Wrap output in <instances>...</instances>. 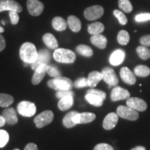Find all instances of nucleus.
I'll use <instances>...</instances> for the list:
<instances>
[{
  "label": "nucleus",
  "mask_w": 150,
  "mask_h": 150,
  "mask_svg": "<svg viewBox=\"0 0 150 150\" xmlns=\"http://www.w3.org/2000/svg\"><path fill=\"white\" fill-rule=\"evenodd\" d=\"M74 86L76 88H81L86 87L88 86V79L82 77L76 80L74 83Z\"/></svg>",
  "instance_id": "nucleus-38"
},
{
  "label": "nucleus",
  "mask_w": 150,
  "mask_h": 150,
  "mask_svg": "<svg viewBox=\"0 0 150 150\" xmlns=\"http://www.w3.org/2000/svg\"><path fill=\"white\" fill-rule=\"evenodd\" d=\"M85 99L89 104L94 106H96V107H99V106H102L104 101L102 97L92 93H86Z\"/></svg>",
  "instance_id": "nucleus-24"
},
{
  "label": "nucleus",
  "mask_w": 150,
  "mask_h": 150,
  "mask_svg": "<svg viewBox=\"0 0 150 150\" xmlns=\"http://www.w3.org/2000/svg\"><path fill=\"white\" fill-rule=\"evenodd\" d=\"M104 13V9L102 6L94 5L88 7L84 11L83 15L86 20L89 21H93L102 18Z\"/></svg>",
  "instance_id": "nucleus-7"
},
{
  "label": "nucleus",
  "mask_w": 150,
  "mask_h": 150,
  "mask_svg": "<svg viewBox=\"0 0 150 150\" xmlns=\"http://www.w3.org/2000/svg\"><path fill=\"white\" fill-rule=\"evenodd\" d=\"M9 17H10L11 24H12L13 25H16V24L18 23L20 18H19L18 12L14 11H9Z\"/></svg>",
  "instance_id": "nucleus-39"
},
{
  "label": "nucleus",
  "mask_w": 150,
  "mask_h": 150,
  "mask_svg": "<svg viewBox=\"0 0 150 150\" xmlns=\"http://www.w3.org/2000/svg\"><path fill=\"white\" fill-rule=\"evenodd\" d=\"M47 85L50 88L55 91H71L72 89L74 83L72 80L65 76H57L54 79L50 80L47 82Z\"/></svg>",
  "instance_id": "nucleus-2"
},
{
  "label": "nucleus",
  "mask_w": 150,
  "mask_h": 150,
  "mask_svg": "<svg viewBox=\"0 0 150 150\" xmlns=\"http://www.w3.org/2000/svg\"><path fill=\"white\" fill-rule=\"evenodd\" d=\"M129 97H130L129 92L120 86H115L110 93V99L112 102H117L120 100L128 99Z\"/></svg>",
  "instance_id": "nucleus-9"
},
{
  "label": "nucleus",
  "mask_w": 150,
  "mask_h": 150,
  "mask_svg": "<svg viewBox=\"0 0 150 150\" xmlns=\"http://www.w3.org/2000/svg\"><path fill=\"white\" fill-rule=\"evenodd\" d=\"M140 43L143 46L150 47V34L143 35L140 38Z\"/></svg>",
  "instance_id": "nucleus-44"
},
{
  "label": "nucleus",
  "mask_w": 150,
  "mask_h": 150,
  "mask_svg": "<svg viewBox=\"0 0 150 150\" xmlns=\"http://www.w3.org/2000/svg\"><path fill=\"white\" fill-rule=\"evenodd\" d=\"M76 51L80 55L86 56V57H91L93 55V50L89 46L85 45H79L76 47Z\"/></svg>",
  "instance_id": "nucleus-30"
},
{
  "label": "nucleus",
  "mask_w": 150,
  "mask_h": 150,
  "mask_svg": "<svg viewBox=\"0 0 150 150\" xmlns=\"http://www.w3.org/2000/svg\"><path fill=\"white\" fill-rule=\"evenodd\" d=\"M125 58V52L122 50H117L114 51L110 56V63L114 66L120 65L122 63Z\"/></svg>",
  "instance_id": "nucleus-18"
},
{
  "label": "nucleus",
  "mask_w": 150,
  "mask_h": 150,
  "mask_svg": "<svg viewBox=\"0 0 150 150\" xmlns=\"http://www.w3.org/2000/svg\"><path fill=\"white\" fill-rule=\"evenodd\" d=\"M49 65L47 63H44V64H41L39 65L35 70V72L32 76V79H31V82L33 85H38L42 81L43 78L45 77V74L47 72Z\"/></svg>",
  "instance_id": "nucleus-13"
},
{
  "label": "nucleus",
  "mask_w": 150,
  "mask_h": 150,
  "mask_svg": "<svg viewBox=\"0 0 150 150\" xmlns=\"http://www.w3.org/2000/svg\"><path fill=\"white\" fill-rule=\"evenodd\" d=\"M17 110L20 115L24 117H32L36 112V106L34 103L29 101H22L17 106Z\"/></svg>",
  "instance_id": "nucleus-6"
},
{
  "label": "nucleus",
  "mask_w": 150,
  "mask_h": 150,
  "mask_svg": "<svg viewBox=\"0 0 150 150\" xmlns=\"http://www.w3.org/2000/svg\"><path fill=\"white\" fill-rule=\"evenodd\" d=\"M54 117V112L52 110H47L38 115L34 118V122L35 126L37 128H42L47 126L53 121Z\"/></svg>",
  "instance_id": "nucleus-5"
},
{
  "label": "nucleus",
  "mask_w": 150,
  "mask_h": 150,
  "mask_svg": "<svg viewBox=\"0 0 150 150\" xmlns=\"http://www.w3.org/2000/svg\"><path fill=\"white\" fill-rule=\"evenodd\" d=\"M95 118H96V115L93 112H80L79 124H88L92 122L95 120Z\"/></svg>",
  "instance_id": "nucleus-31"
},
{
  "label": "nucleus",
  "mask_w": 150,
  "mask_h": 150,
  "mask_svg": "<svg viewBox=\"0 0 150 150\" xmlns=\"http://www.w3.org/2000/svg\"><path fill=\"white\" fill-rule=\"evenodd\" d=\"M6 47V41L2 35L0 34V52H2Z\"/></svg>",
  "instance_id": "nucleus-46"
},
{
  "label": "nucleus",
  "mask_w": 150,
  "mask_h": 150,
  "mask_svg": "<svg viewBox=\"0 0 150 150\" xmlns=\"http://www.w3.org/2000/svg\"><path fill=\"white\" fill-rule=\"evenodd\" d=\"M74 104V98L72 95L64 97L63 98L59 99V102L58 103V107L62 111H65L72 107Z\"/></svg>",
  "instance_id": "nucleus-22"
},
{
  "label": "nucleus",
  "mask_w": 150,
  "mask_h": 150,
  "mask_svg": "<svg viewBox=\"0 0 150 150\" xmlns=\"http://www.w3.org/2000/svg\"><path fill=\"white\" fill-rule=\"evenodd\" d=\"M77 112H78L76 111H70L65 115V117L63 119V125L65 128L70 129L76 126V124L73 122L72 118L75 114H76Z\"/></svg>",
  "instance_id": "nucleus-27"
},
{
  "label": "nucleus",
  "mask_w": 150,
  "mask_h": 150,
  "mask_svg": "<svg viewBox=\"0 0 150 150\" xmlns=\"http://www.w3.org/2000/svg\"><path fill=\"white\" fill-rule=\"evenodd\" d=\"M102 74L103 80L109 86V87L116 86L119 83V79H118L115 71L110 67H106L103 68Z\"/></svg>",
  "instance_id": "nucleus-8"
},
{
  "label": "nucleus",
  "mask_w": 150,
  "mask_h": 150,
  "mask_svg": "<svg viewBox=\"0 0 150 150\" xmlns=\"http://www.w3.org/2000/svg\"><path fill=\"white\" fill-rule=\"evenodd\" d=\"M38 52L33 43L27 42L22 45L20 49V57L24 63L32 64L38 59Z\"/></svg>",
  "instance_id": "nucleus-1"
},
{
  "label": "nucleus",
  "mask_w": 150,
  "mask_h": 150,
  "mask_svg": "<svg viewBox=\"0 0 150 150\" xmlns=\"http://www.w3.org/2000/svg\"><path fill=\"white\" fill-rule=\"evenodd\" d=\"M117 42L121 45H126L130 40V36H129V33L125 30H121L119 31L117 34Z\"/></svg>",
  "instance_id": "nucleus-33"
},
{
  "label": "nucleus",
  "mask_w": 150,
  "mask_h": 150,
  "mask_svg": "<svg viewBox=\"0 0 150 150\" xmlns=\"http://www.w3.org/2000/svg\"><path fill=\"white\" fill-rule=\"evenodd\" d=\"M24 150H38V146L35 143L30 142V143L26 145Z\"/></svg>",
  "instance_id": "nucleus-45"
},
{
  "label": "nucleus",
  "mask_w": 150,
  "mask_h": 150,
  "mask_svg": "<svg viewBox=\"0 0 150 150\" xmlns=\"http://www.w3.org/2000/svg\"><path fill=\"white\" fill-rule=\"evenodd\" d=\"M47 74H48L49 76L54 78L61 76V72L58 70V68L55 66V65H49Z\"/></svg>",
  "instance_id": "nucleus-37"
},
{
  "label": "nucleus",
  "mask_w": 150,
  "mask_h": 150,
  "mask_svg": "<svg viewBox=\"0 0 150 150\" xmlns=\"http://www.w3.org/2000/svg\"><path fill=\"white\" fill-rule=\"evenodd\" d=\"M102 80H103L102 72H97V71H93L90 73L88 76V86L91 88H94L95 87H96L99 82Z\"/></svg>",
  "instance_id": "nucleus-20"
},
{
  "label": "nucleus",
  "mask_w": 150,
  "mask_h": 150,
  "mask_svg": "<svg viewBox=\"0 0 150 150\" xmlns=\"http://www.w3.org/2000/svg\"><path fill=\"white\" fill-rule=\"evenodd\" d=\"M118 6L122 11L127 13H129L133 11V5L129 0H119Z\"/></svg>",
  "instance_id": "nucleus-34"
},
{
  "label": "nucleus",
  "mask_w": 150,
  "mask_h": 150,
  "mask_svg": "<svg viewBox=\"0 0 150 150\" xmlns=\"http://www.w3.org/2000/svg\"><path fill=\"white\" fill-rule=\"evenodd\" d=\"M14 102V99L8 94L0 93V107H8Z\"/></svg>",
  "instance_id": "nucleus-29"
},
{
  "label": "nucleus",
  "mask_w": 150,
  "mask_h": 150,
  "mask_svg": "<svg viewBox=\"0 0 150 150\" xmlns=\"http://www.w3.org/2000/svg\"><path fill=\"white\" fill-rule=\"evenodd\" d=\"M52 27L56 31H63L66 29L67 23L65 20L61 17L57 16L55 17L52 20Z\"/></svg>",
  "instance_id": "nucleus-25"
},
{
  "label": "nucleus",
  "mask_w": 150,
  "mask_h": 150,
  "mask_svg": "<svg viewBox=\"0 0 150 150\" xmlns=\"http://www.w3.org/2000/svg\"><path fill=\"white\" fill-rule=\"evenodd\" d=\"M136 52L140 59L144 60H147L150 59V50L147 47L139 46L136 48Z\"/></svg>",
  "instance_id": "nucleus-32"
},
{
  "label": "nucleus",
  "mask_w": 150,
  "mask_h": 150,
  "mask_svg": "<svg viewBox=\"0 0 150 150\" xmlns=\"http://www.w3.org/2000/svg\"><path fill=\"white\" fill-rule=\"evenodd\" d=\"M136 22H141L150 20V14L149 13H141L139 15H137L135 18Z\"/></svg>",
  "instance_id": "nucleus-41"
},
{
  "label": "nucleus",
  "mask_w": 150,
  "mask_h": 150,
  "mask_svg": "<svg viewBox=\"0 0 150 150\" xmlns=\"http://www.w3.org/2000/svg\"><path fill=\"white\" fill-rule=\"evenodd\" d=\"M27 6L29 14L32 16H38L44 10V4L38 0H28Z\"/></svg>",
  "instance_id": "nucleus-10"
},
{
  "label": "nucleus",
  "mask_w": 150,
  "mask_h": 150,
  "mask_svg": "<svg viewBox=\"0 0 150 150\" xmlns=\"http://www.w3.org/2000/svg\"><path fill=\"white\" fill-rule=\"evenodd\" d=\"M5 11H14L21 13L22 7L15 0H0V13Z\"/></svg>",
  "instance_id": "nucleus-11"
},
{
  "label": "nucleus",
  "mask_w": 150,
  "mask_h": 150,
  "mask_svg": "<svg viewBox=\"0 0 150 150\" xmlns=\"http://www.w3.org/2000/svg\"><path fill=\"white\" fill-rule=\"evenodd\" d=\"M91 42L93 45L97 47L100 50H104L107 45V38L102 34L93 35L91 38Z\"/></svg>",
  "instance_id": "nucleus-19"
},
{
  "label": "nucleus",
  "mask_w": 150,
  "mask_h": 150,
  "mask_svg": "<svg viewBox=\"0 0 150 150\" xmlns=\"http://www.w3.org/2000/svg\"><path fill=\"white\" fill-rule=\"evenodd\" d=\"M42 40L45 45L51 50H56L58 48V46H59L57 40H56L55 36L52 33H45L43 35Z\"/></svg>",
  "instance_id": "nucleus-23"
},
{
  "label": "nucleus",
  "mask_w": 150,
  "mask_h": 150,
  "mask_svg": "<svg viewBox=\"0 0 150 150\" xmlns=\"http://www.w3.org/2000/svg\"><path fill=\"white\" fill-rule=\"evenodd\" d=\"M68 95H74V93L71 91H58L56 93V96L58 99H61L63 97L68 96Z\"/></svg>",
  "instance_id": "nucleus-42"
},
{
  "label": "nucleus",
  "mask_w": 150,
  "mask_h": 150,
  "mask_svg": "<svg viewBox=\"0 0 150 150\" xmlns=\"http://www.w3.org/2000/svg\"><path fill=\"white\" fill-rule=\"evenodd\" d=\"M120 75L122 80L128 85H134L136 83V75L134 73L131 72L128 67H122L120 71Z\"/></svg>",
  "instance_id": "nucleus-14"
},
{
  "label": "nucleus",
  "mask_w": 150,
  "mask_h": 150,
  "mask_svg": "<svg viewBox=\"0 0 150 150\" xmlns=\"http://www.w3.org/2000/svg\"><path fill=\"white\" fill-rule=\"evenodd\" d=\"M127 100V106L134 108L137 111L143 112L147 108V104L145 101L138 97H129Z\"/></svg>",
  "instance_id": "nucleus-12"
},
{
  "label": "nucleus",
  "mask_w": 150,
  "mask_h": 150,
  "mask_svg": "<svg viewBox=\"0 0 150 150\" xmlns=\"http://www.w3.org/2000/svg\"><path fill=\"white\" fill-rule=\"evenodd\" d=\"M67 25L73 32L77 33L81 29V22L77 17L74 16H70L67 18Z\"/></svg>",
  "instance_id": "nucleus-21"
},
{
  "label": "nucleus",
  "mask_w": 150,
  "mask_h": 150,
  "mask_svg": "<svg viewBox=\"0 0 150 150\" xmlns=\"http://www.w3.org/2000/svg\"><path fill=\"white\" fill-rule=\"evenodd\" d=\"M4 29L3 27H1V26H0V33H4Z\"/></svg>",
  "instance_id": "nucleus-49"
},
{
  "label": "nucleus",
  "mask_w": 150,
  "mask_h": 150,
  "mask_svg": "<svg viewBox=\"0 0 150 150\" xmlns=\"http://www.w3.org/2000/svg\"><path fill=\"white\" fill-rule=\"evenodd\" d=\"M50 54L47 50H41L38 52V59L34 63L31 64V68L33 70H35L39 65L41 64L47 63L50 61Z\"/></svg>",
  "instance_id": "nucleus-16"
},
{
  "label": "nucleus",
  "mask_w": 150,
  "mask_h": 150,
  "mask_svg": "<svg viewBox=\"0 0 150 150\" xmlns=\"http://www.w3.org/2000/svg\"><path fill=\"white\" fill-rule=\"evenodd\" d=\"M113 15L114 16L116 17V18L117 19L118 21H119L120 24L121 25H125V24H127V22H128L127 18L126 16L124 14L122 11L116 9V10L113 11Z\"/></svg>",
  "instance_id": "nucleus-35"
},
{
  "label": "nucleus",
  "mask_w": 150,
  "mask_h": 150,
  "mask_svg": "<svg viewBox=\"0 0 150 150\" xmlns=\"http://www.w3.org/2000/svg\"><path fill=\"white\" fill-rule=\"evenodd\" d=\"M87 93H92V94H95V95H99V96L102 97V99L105 100V99L106 98V94L104 93V91H100V90L97 89H94V88H91L87 91Z\"/></svg>",
  "instance_id": "nucleus-43"
},
{
  "label": "nucleus",
  "mask_w": 150,
  "mask_h": 150,
  "mask_svg": "<svg viewBox=\"0 0 150 150\" xmlns=\"http://www.w3.org/2000/svg\"><path fill=\"white\" fill-rule=\"evenodd\" d=\"M13 150H20L19 149H13Z\"/></svg>",
  "instance_id": "nucleus-50"
},
{
  "label": "nucleus",
  "mask_w": 150,
  "mask_h": 150,
  "mask_svg": "<svg viewBox=\"0 0 150 150\" xmlns=\"http://www.w3.org/2000/svg\"><path fill=\"white\" fill-rule=\"evenodd\" d=\"M9 140V135L6 131L0 130V148L5 147Z\"/></svg>",
  "instance_id": "nucleus-36"
},
{
  "label": "nucleus",
  "mask_w": 150,
  "mask_h": 150,
  "mask_svg": "<svg viewBox=\"0 0 150 150\" xmlns=\"http://www.w3.org/2000/svg\"><path fill=\"white\" fill-rule=\"evenodd\" d=\"M93 150H115L114 148L106 143H99L94 147Z\"/></svg>",
  "instance_id": "nucleus-40"
},
{
  "label": "nucleus",
  "mask_w": 150,
  "mask_h": 150,
  "mask_svg": "<svg viewBox=\"0 0 150 150\" xmlns=\"http://www.w3.org/2000/svg\"><path fill=\"white\" fill-rule=\"evenodd\" d=\"M54 59L56 61L61 63H73L76 61V54L72 50L59 48L54 51Z\"/></svg>",
  "instance_id": "nucleus-3"
},
{
  "label": "nucleus",
  "mask_w": 150,
  "mask_h": 150,
  "mask_svg": "<svg viewBox=\"0 0 150 150\" xmlns=\"http://www.w3.org/2000/svg\"><path fill=\"white\" fill-rule=\"evenodd\" d=\"M131 150H146V148L143 146H137V147L133 148Z\"/></svg>",
  "instance_id": "nucleus-48"
},
{
  "label": "nucleus",
  "mask_w": 150,
  "mask_h": 150,
  "mask_svg": "<svg viewBox=\"0 0 150 150\" xmlns=\"http://www.w3.org/2000/svg\"><path fill=\"white\" fill-rule=\"evenodd\" d=\"M118 115L115 112H110L103 121V127L106 130H111L116 126L118 122Z\"/></svg>",
  "instance_id": "nucleus-17"
},
{
  "label": "nucleus",
  "mask_w": 150,
  "mask_h": 150,
  "mask_svg": "<svg viewBox=\"0 0 150 150\" xmlns=\"http://www.w3.org/2000/svg\"><path fill=\"white\" fill-rule=\"evenodd\" d=\"M1 115L4 117L6 122L10 125H14L18 123V119L16 110L14 108L6 107L3 110Z\"/></svg>",
  "instance_id": "nucleus-15"
},
{
  "label": "nucleus",
  "mask_w": 150,
  "mask_h": 150,
  "mask_svg": "<svg viewBox=\"0 0 150 150\" xmlns=\"http://www.w3.org/2000/svg\"><path fill=\"white\" fill-rule=\"evenodd\" d=\"M104 31V25L102 22H96L89 24L88 27V31L92 35L101 34Z\"/></svg>",
  "instance_id": "nucleus-26"
},
{
  "label": "nucleus",
  "mask_w": 150,
  "mask_h": 150,
  "mask_svg": "<svg viewBox=\"0 0 150 150\" xmlns=\"http://www.w3.org/2000/svg\"><path fill=\"white\" fill-rule=\"evenodd\" d=\"M134 74L140 77H147L150 74V69L145 65H139L134 68Z\"/></svg>",
  "instance_id": "nucleus-28"
},
{
  "label": "nucleus",
  "mask_w": 150,
  "mask_h": 150,
  "mask_svg": "<svg viewBox=\"0 0 150 150\" xmlns=\"http://www.w3.org/2000/svg\"><path fill=\"white\" fill-rule=\"evenodd\" d=\"M5 124H6V122L4 117L2 115H0V127H2L4 126Z\"/></svg>",
  "instance_id": "nucleus-47"
},
{
  "label": "nucleus",
  "mask_w": 150,
  "mask_h": 150,
  "mask_svg": "<svg viewBox=\"0 0 150 150\" xmlns=\"http://www.w3.org/2000/svg\"><path fill=\"white\" fill-rule=\"evenodd\" d=\"M116 113L121 118L131 121H136L139 117L138 111L128 106H123V105L119 106L117 108Z\"/></svg>",
  "instance_id": "nucleus-4"
}]
</instances>
